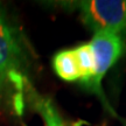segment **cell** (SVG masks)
Returning a JSON list of instances; mask_svg holds the SVG:
<instances>
[{
    "mask_svg": "<svg viewBox=\"0 0 126 126\" xmlns=\"http://www.w3.org/2000/svg\"><path fill=\"white\" fill-rule=\"evenodd\" d=\"M83 22L94 33L110 32L123 36L126 32L125 0H84L77 2Z\"/></svg>",
    "mask_w": 126,
    "mask_h": 126,
    "instance_id": "1",
    "label": "cell"
},
{
    "mask_svg": "<svg viewBox=\"0 0 126 126\" xmlns=\"http://www.w3.org/2000/svg\"><path fill=\"white\" fill-rule=\"evenodd\" d=\"M89 43L94 54V76L91 81L85 84V88L99 96L104 104H106L103 89H102V79L110 70V68L113 64H116L123 55L124 51L123 37L110 32H99V33H94L92 40ZM106 106L109 109L108 104Z\"/></svg>",
    "mask_w": 126,
    "mask_h": 126,
    "instance_id": "2",
    "label": "cell"
},
{
    "mask_svg": "<svg viewBox=\"0 0 126 126\" xmlns=\"http://www.w3.org/2000/svg\"><path fill=\"white\" fill-rule=\"evenodd\" d=\"M20 48L14 32L7 20L0 13V84L19 78Z\"/></svg>",
    "mask_w": 126,
    "mask_h": 126,
    "instance_id": "3",
    "label": "cell"
},
{
    "mask_svg": "<svg viewBox=\"0 0 126 126\" xmlns=\"http://www.w3.org/2000/svg\"><path fill=\"white\" fill-rule=\"evenodd\" d=\"M53 67L57 76L63 81L74 82L81 78L74 49L59 51L53 59Z\"/></svg>",
    "mask_w": 126,
    "mask_h": 126,
    "instance_id": "4",
    "label": "cell"
},
{
    "mask_svg": "<svg viewBox=\"0 0 126 126\" xmlns=\"http://www.w3.org/2000/svg\"><path fill=\"white\" fill-rule=\"evenodd\" d=\"M74 53L76 56L78 69H79V75H81L79 81L85 85L91 81L94 70V54H92L90 43H83L78 46L77 48L74 49Z\"/></svg>",
    "mask_w": 126,
    "mask_h": 126,
    "instance_id": "5",
    "label": "cell"
},
{
    "mask_svg": "<svg viewBox=\"0 0 126 126\" xmlns=\"http://www.w3.org/2000/svg\"><path fill=\"white\" fill-rule=\"evenodd\" d=\"M36 108L43 117L47 126H64L56 108L49 99H39Z\"/></svg>",
    "mask_w": 126,
    "mask_h": 126,
    "instance_id": "6",
    "label": "cell"
},
{
    "mask_svg": "<svg viewBox=\"0 0 126 126\" xmlns=\"http://www.w3.org/2000/svg\"><path fill=\"white\" fill-rule=\"evenodd\" d=\"M124 40H123V43H124V47H126V32H125V34H124ZM122 36V37H123Z\"/></svg>",
    "mask_w": 126,
    "mask_h": 126,
    "instance_id": "7",
    "label": "cell"
},
{
    "mask_svg": "<svg viewBox=\"0 0 126 126\" xmlns=\"http://www.w3.org/2000/svg\"><path fill=\"white\" fill-rule=\"evenodd\" d=\"M2 89H4V85L0 84V97H1V91H2Z\"/></svg>",
    "mask_w": 126,
    "mask_h": 126,
    "instance_id": "8",
    "label": "cell"
}]
</instances>
